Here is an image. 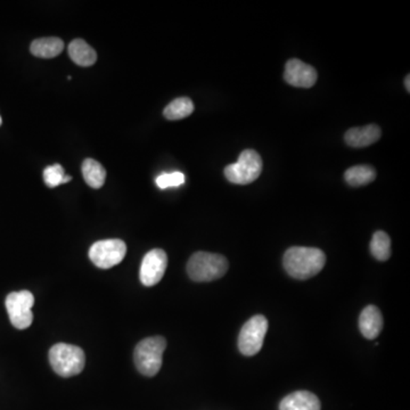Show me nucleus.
Listing matches in <instances>:
<instances>
[{"label": "nucleus", "instance_id": "obj_19", "mask_svg": "<svg viewBox=\"0 0 410 410\" xmlns=\"http://www.w3.org/2000/svg\"><path fill=\"white\" fill-rule=\"evenodd\" d=\"M370 252L379 261H387L390 259L391 240L387 233L381 231H376L370 242Z\"/></svg>", "mask_w": 410, "mask_h": 410}, {"label": "nucleus", "instance_id": "obj_3", "mask_svg": "<svg viewBox=\"0 0 410 410\" xmlns=\"http://www.w3.org/2000/svg\"><path fill=\"white\" fill-rule=\"evenodd\" d=\"M50 362L52 370L62 377H72L84 370L86 355L77 345L57 343L50 350Z\"/></svg>", "mask_w": 410, "mask_h": 410}, {"label": "nucleus", "instance_id": "obj_14", "mask_svg": "<svg viewBox=\"0 0 410 410\" xmlns=\"http://www.w3.org/2000/svg\"><path fill=\"white\" fill-rule=\"evenodd\" d=\"M69 55L79 67H92L97 61L95 50L82 39L71 41V44L69 45Z\"/></svg>", "mask_w": 410, "mask_h": 410}, {"label": "nucleus", "instance_id": "obj_4", "mask_svg": "<svg viewBox=\"0 0 410 410\" xmlns=\"http://www.w3.org/2000/svg\"><path fill=\"white\" fill-rule=\"evenodd\" d=\"M165 348L167 341L162 336H153L139 342L133 353V360L139 373L148 377L159 373Z\"/></svg>", "mask_w": 410, "mask_h": 410}, {"label": "nucleus", "instance_id": "obj_6", "mask_svg": "<svg viewBox=\"0 0 410 410\" xmlns=\"http://www.w3.org/2000/svg\"><path fill=\"white\" fill-rule=\"evenodd\" d=\"M268 331V321L262 315H257L246 321L238 336V349L248 357L260 353L263 340Z\"/></svg>", "mask_w": 410, "mask_h": 410}, {"label": "nucleus", "instance_id": "obj_16", "mask_svg": "<svg viewBox=\"0 0 410 410\" xmlns=\"http://www.w3.org/2000/svg\"><path fill=\"white\" fill-rule=\"evenodd\" d=\"M82 176L90 187L99 189L105 184L106 171L96 160L86 159L82 163Z\"/></svg>", "mask_w": 410, "mask_h": 410}, {"label": "nucleus", "instance_id": "obj_11", "mask_svg": "<svg viewBox=\"0 0 410 410\" xmlns=\"http://www.w3.org/2000/svg\"><path fill=\"white\" fill-rule=\"evenodd\" d=\"M381 128L376 125H368L361 128H353L344 135V140L351 148H366L381 138Z\"/></svg>", "mask_w": 410, "mask_h": 410}, {"label": "nucleus", "instance_id": "obj_15", "mask_svg": "<svg viewBox=\"0 0 410 410\" xmlns=\"http://www.w3.org/2000/svg\"><path fill=\"white\" fill-rule=\"evenodd\" d=\"M64 50L62 39L56 37L40 38L35 39L30 47L33 55L40 58H54L60 55Z\"/></svg>", "mask_w": 410, "mask_h": 410}, {"label": "nucleus", "instance_id": "obj_20", "mask_svg": "<svg viewBox=\"0 0 410 410\" xmlns=\"http://www.w3.org/2000/svg\"><path fill=\"white\" fill-rule=\"evenodd\" d=\"M64 169L61 165H52L47 167L44 171L45 184L50 188H55L63 184Z\"/></svg>", "mask_w": 410, "mask_h": 410}, {"label": "nucleus", "instance_id": "obj_22", "mask_svg": "<svg viewBox=\"0 0 410 410\" xmlns=\"http://www.w3.org/2000/svg\"><path fill=\"white\" fill-rule=\"evenodd\" d=\"M404 84H406V88H407V92H410V75L406 77V80H404Z\"/></svg>", "mask_w": 410, "mask_h": 410}, {"label": "nucleus", "instance_id": "obj_7", "mask_svg": "<svg viewBox=\"0 0 410 410\" xmlns=\"http://www.w3.org/2000/svg\"><path fill=\"white\" fill-rule=\"evenodd\" d=\"M6 309L9 321L18 330H26L33 321L32 306L35 304V297L30 291H20L7 295Z\"/></svg>", "mask_w": 410, "mask_h": 410}, {"label": "nucleus", "instance_id": "obj_2", "mask_svg": "<svg viewBox=\"0 0 410 410\" xmlns=\"http://www.w3.org/2000/svg\"><path fill=\"white\" fill-rule=\"evenodd\" d=\"M228 260L223 255L196 252L187 263L188 276L197 283L219 279L228 270Z\"/></svg>", "mask_w": 410, "mask_h": 410}, {"label": "nucleus", "instance_id": "obj_12", "mask_svg": "<svg viewBox=\"0 0 410 410\" xmlns=\"http://www.w3.org/2000/svg\"><path fill=\"white\" fill-rule=\"evenodd\" d=\"M359 328L365 338L374 340L377 338L383 328V317L379 308L368 306L362 310L359 317Z\"/></svg>", "mask_w": 410, "mask_h": 410}, {"label": "nucleus", "instance_id": "obj_5", "mask_svg": "<svg viewBox=\"0 0 410 410\" xmlns=\"http://www.w3.org/2000/svg\"><path fill=\"white\" fill-rule=\"evenodd\" d=\"M262 172V159L255 150H243L238 161L225 168V176L236 185H248L257 180Z\"/></svg>", "mask_w": 410, "mask_h": 410}, {"label": "nucleus", "instance_id": "obj_24", "mask_svg": "<svg viewBox=\"0 0 410 410\" xmlns=\"http://www.w3.org/2000/svg\"><path fill=\"white\" fill-rule=\"evenodd\" d=\"M1 123H3V120H1V118H0V126H1Z\"/></svg>", "mask_w": 410, "mask_h": 410}, {"label": "nucleus", "instance_id": "obj_10", "mask_svg": "<svg viewBox=\"0 0 410 410\" xmlns=\"http://www.w3.org/2000/svg\"><path fill=\"white\" fill-rule=\"evenodd\" d=\"M317 71L309 64L304 63L298 58L289 60L285 65L284 79L293 87L311 88L317 81Z\"/></svg>", "mask_w": 410, "mask_h": 410}, {"label": "nucleus", "instance_id": "obj_13", "mask_svg": "<svg viewBox=\"0 0 410 410\" xmlns=\"http://www.w3.org/2000/svg\"><path fill=\"white\" fill-rule=\"evenodd\" d=\"M319 399L309 391H297L285 397L279 404V410H321Z\"/></svg>", "mask_w": 410, "mask_h": 410}, {"label": "nucleus", "instance_id": "obj_18", "mask_svg": "<svg viewBox=\"0 0 410 410\" xmlns=\"http://www.w3.org/2000/svg\"><path fill=\"white\" fill-rule=\"evenodd\" d=\"M194 112V103L188 97H179L174 101H171L170 104L167 105L163 116L165 118L174 121V120H182L187 118Z\"/></svg>", "mask_w": 410, "mask_h": 410}, {"label": "nucleus", "instance_id": "obj_9", "mask_svg": "<svg viewBox=\"0 0 410 410\" xmlns=\"http://www.w3.org/2000/svg\"><path fill=\"white\" fill-rule=\"evenodd\" d=\"M168 267V257L163 250L154 249L145 255L140 266L139 278L143 285H156L161 282Z\"/></svg>", "mask_w": 410, "mask_h": 410}, {"label": "nucleus", "instance_id": "obj_1", "mask_svg": "<svg viewBox=\"0 0 410 410\" xmlns=\"http://www.w3.org/2000/svg\"><path fill=\"white\" fill-rule=\"evenodd\" d=\"M326 263V255L316 248L294 246L284 255L283 265L286 272L297 279H309L321 272Z\"/></svg>", "mask_w": 410, "mask_h": 410}, {"label": "nucleus", "instance_id": "obj_21", "mask_svg": "<svg viewBox=\"0 0 410 410\" xmlns=\"http://www.w3.org/2000/svg\"><path fill=\"white\" fill-rule=\"evenodd\" d=\"M185 182V174L179 171L171 172V174H162L156 178V185L161 189L165 188L178 187Z\"/></svg>", "mask_w": 410, "mask_h": 410}, {"label": "nucleus", "instance_id": "obj_23", "mask_svg": "<svg viewBox=\"0 0 410 410\" xmlns=\"http://www.w3.org/2000/svg\"><path fill=\"white\" fill-rule=\"evenodd\" d=\"M71 179H72V178H71V176H64L63 184H65V182H71Z\"/></svg>", "mask_w": 410, "mask_h": 410}, {"label": "nucleus", "instance_id": "obj_17", "mask_svg": "<svg viewBox=\"0 0 410 410\" xmlns=\"http://www.w3.org/2000/svg\"><path fill=\"white\" fill-rule=\"evenodd\" d=\"M376 178V171L370 165H355L348 169L344 174V179L353 187L368 185Z\"/></svg>", "mask_w": 410, "mask_h": 410}, {"label": "nucleus", "instance_id": "obj_8", "mask_svg": "<svg viewBox=\"0 0 410 410\" xmlns=\"http://www.w3.org/2000/svg\"><path fill=\"white\" fill-rule=\"evenodd\" d=\"M127 245L121 240H104L94 243L89 250V259L96 267L110 269L125 259Z\"/></svg>", "mask_w": 410, "mask_h": 410}]
</instances>
